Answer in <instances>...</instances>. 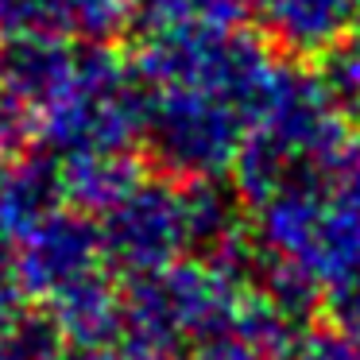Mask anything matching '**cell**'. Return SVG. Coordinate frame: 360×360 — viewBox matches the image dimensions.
<instances>
[{
	"label": "cell",
	"instance_id": "1",
	"mask_svg": "<svg viewBox=\"0 0 360 360\" xmlns=\"http://www.w3.org/2000/svg\"><path fill=\"white\" fill-rule=\"evenodd\" d=\"M151 89L136 66L117 58L109 47L78 51V66L66 94L35 124L43 151L58 163L82 155L128 151L143 136Z\"/></svg>",
	"mask_w": 360,
	"mask_h": 360
},
{
	"label": "cell",
	"instance_id": "2",
	"mask_svg": "<svg viewBox=\"0 0 360 360\" xmlns=\"http://www.w3.org/2000/svg\"><path fill=\"white\" fill-rule=\"evenodd\" d=\"M279 58L267 51L259 35L233 27V32L202 35H143V51L136 70L151 89H202L221 101L236 105L248 120H256L267 101Z\"/></svg>",
	"mask_w": 360,
	"mask_h": 360
},
{
	"label": "cell",
	"instance_id": "3",
	"mask_svg": "<svg viewBox=\"0 0 360 360\" xmlns=\"http://www.w3.org/2000/svg\"><path fill=\"white\" fill-rule=\"evenodd\" d=\"M252 120L236 105L202 89H155L143 120L155 167L171 182L221 179L236 163Z\"/></svg>",
	"mask_w": 360,
	"mask_h": 360
},
{
	"label": "cell",
	"instance_id": "4",
	"mask_svg": "<svg viewBox=\"0 0 360 360\" xmlns=\"http://www.w3.org/2000/svg\"><path fill=\"white\" fill-rule=\"evenodd\" d=\"M101 252L128 279L179 264L190 252V221L179 182L143 179L124 202L112 205L101 217Z\"/></svg>",
	"mask_w": 360,
	"mask_h": 360
},
{
	"label": "cell",
	"instance_id": "5",
	"mask_svg": "<svg viewBox=\"0 0 360 360\" xmlns=\"http://www.w3.org/2000/svg\"><path fill=\"white\" fill-rule=\"evenodd\" d=\"M101 225L89 213L63 205L43 217L27 233L16 236L12 248V275L27 298H55L70 283L101 271Z\"/></svg>",
	"mask_w": 360,
	"mask_h": 360
},
{
	"label": "cell",
	"instance_id": "6",
	"mask_svg": "<svg viewBox=\"0 0 360 360\" xmlns=\"http://www.w3.org/2000/svg\"><path fill=\"white\" fill-rule=\"evenodd\" d=\"M78 66L66 35H8L0 43V89L24 112L43 117L66 94Z\"/></svg>",
	"mask_w": 360,
	"mask_h": 360
},
{
	"label": "cell",
	"instance_id": "7",
	"mask_svg": "<svg viewBox=\"0 0 360 360\" xmlns=\"http://www.w3.org/2000/svg\"><path fill=\"white\" fill-rule=\"evenodd\" d=\"M267 39L287 55H326L360 20V0H256Z\"/></svg>",
	"mask_w": 360,
	"mask_h": 360
},
{
	"label": "cell",
	"instance_id": "8",
	"mask_svg": "<svg viewBox=\"0 0 360 360\" xmlns=\"http://www.w3.org/2000/svg\"><path fill=\"white\" fill-rule=\"evenodd\" d=\"M295 264L321 287V298L329 290L356 287L360 283V210H352L337 194H329L310 236L298 248Z\"/></svg>",
	"mask_w": 360,
	"mask_h": 360
},
{
	"label": "cell",
	"instance_id": "9",
	"mask_svg": "<svg viewBox=\"0 0 360 360\" xmlns=\"http://www.w3.org/2000/svg\"><path fill=\"white\" fill-rule=\"evenodd\" d=\"M51 314L70 345H117L124 333V290L105 271H94L58 290Z\"/></svg>",
	"mask_w": 360,
	"mask_h": 360
},
{
	"label": "cell",
	"instance_id": "10",
	"mask_svg": "<svg viewBox=\"0 0 360 360\" xmlns=\"http://www.w3.org/2000/svg\"><path fill=\"white\" fill-rule=\"evenodd\" d=\"M66 202L63 190V163L47 151L39 155H16L0 171V221L12 236L27 233L43 217L58 213Z\"/></svg>",
	"mask_w": 360,
	"mask_h": 360
},
{
	"label": "cell",
	"instance_id": "11",
	"mask_svg": "<svg viewBox=\"0 0 360 360\" xmlns=\"http://www.w3.org/2000/svg\"><path fill=\"white\" fill-rule=\"evenodd\" d=\"M143 182L140 163L128 151H109V155H82L63 163V190L66 202L82 213H109L117 202H124Z\"/></svg>",
	"mask_w": 360,
	"mask_h": 360
},
{
	"label": "cell",
	"instance_id": "12",
	"mask_svg": "<svg viewBox=\"0 0 360 360\" xmlns=\"http://www.w3.org/2000/svg\"><path fill=\"white\" fill-rule=\"evenodd\" d=\"M256 8V0H140L136 24L143 35H202L233 32Z\"/></svg>",
	"mask_w": 360,
	"mask_h": 360
},
{
	"label": "cell",
	"instance_id": "13",
	"mask_svg": "<svg viewBox=\"0 0 360 360\" xmlns=\"http://www.w3.org/2000/svg\"><path fill=\"white\" fill-rule=\"evenodd\" d=\"M321 82L345 109V117H360V20L321 55Z\"/></svg>",
	"mask_w": 360,
	"mask_h": 360
},
{
	"label": "cell",
	"instance_id": "14",
	"mask_svg": "<svg viewBox=\"0 0 360 360\" xmlns=\"http://www.w3.org/2000/svg\"><path fill=\"white\" fill-rule=\"evenodd\" d=\"M66 8H70V32L94 47H105L136 24L140 0H66Z\"/></svg>",
	"mask_w": 360,
	"mask_h": 360
},
{
	"label": "cell",
	"instance_id": "15",
	"mask_svg": "<svg viewBox=\"0 0 360 360\" xmlns=\"http://www.w3.org/2000/svg\"><path fill=\"white\" fill-rule=\"evenodd\" d=\"M4 35H70L66 0H0Z\"/></svg>",
	"mask_w": 360,
	"mask_h": 360
},
{
	"label": "cell",
	"instance_id": "16",
	"mask_svg": "<svg viewBox=\"0 0 360 360\" xmlns=\"http://www.w3.org/2000/svg\"><path fill=\"white\" fill-rule=\"evenodd\" d=\"M283 360H360V341L345 337L337 326H306L287 345Z\"/></svg>",
	"mask_w": 360,
	"mask_h": 360
},
{
	"label": "cell",
	"instance_id": "17",
	"mask_svg": "<svg viewBox=\"0 0 360 360\" xmlns=\"http://www.w3.org/2000/svg\"><path fill=\"white\" fill-rule=\"evenodd\" d=\"M329 190L345 205L360 210V132H349V140L337 151L333 167H329Z\"/></svg>",
	"mask_w": 360,
	"mask_h": 360
},
{
	"label": "cell",
	"instance_id": "18",
	"mask_svg": "<svg viewBox=\"0 0 360 360\" xmlns=\"http://www.w3.org/2000/svg\"><path fill=\"white\" fill-rule=\"evenodd\" d=\"M32 128H35L32 112H24L4 89H0V163H12V159L20 155V148H24Z\"/></svg>",
	"mask_w": 360,
	"mask_h": 360
},
{
	"label": "cell",
	"instance_id": "19",
	"mask_svg": "<svg viewBox=\"0 0 360 360\" xmlns=\"http://www.w3.org/2000/svg\"><path fill=\"white\" fill-rule=\"evenodd\" d=\"M194 360H275V356H267L264 349H256V345H248L244 337H236L225 329V333H217V337L198 341Z\"/></svg>",
	"mask_w": 360,
	"mask_h": 360
},
{
	"label": "cell",
	"instance_id": "20",
	"mask_svg": "<svg viewBox=\"0 0 360 360\" xmlns=\"http://www.w3.org/2000/svg\"><path fill=\"white\" fill-rule=\"evenodd\" d=\"M63 360H128V356L117 345H74Z\"/></svg>",
	"mask_w": 360,
	"mask_h": 360
},
{
	"label": "cell",
	"instance_id": "21",
	"mask_svg": "<svg viewBox=\"0 0 360 360\" xmlns=\"http://www.w3.org/2000/svg\"><path fill=\"white\" fill-rule=\"evenodd\" d=\"M12 248H16V236H12V229L0 221V279H4V271L12 267Z\"/></svg>",
	"mask_w": 360,
	"mask_h": 360
}]
</instances>
